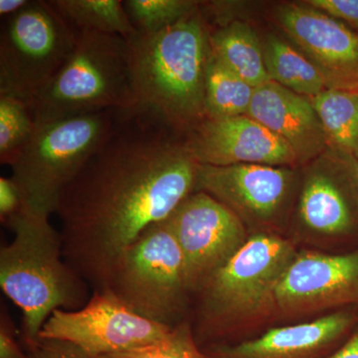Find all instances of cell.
<instances>
[{
    "instance_id": "cell-1",
    "label": "cell",
    "mask_w": 358,
    "mask_h": 358,
    "mask_svg": "<svg viewBox=\"0 0 358 358\" xmlns=\"http://www.w3.org/2000/svg\"><path fill=\"white\" fill-rule=\"evenodd\" d=\"M186 134L154 110H122L114 129L59 196L66 262L92 291L109 288L122 254L196 192Z\"/></svg>"
},
{
    "instance_id": "cell-2",
    "label": "cell",
    "mask_w": 358,
    "mask_h": 358,
    "mask_svg": "<svg viewBox=\"0 0 358 358\" xmlns=\"http://www.w3.org/2000/svg\"><path fill=\"white\" fill-rule=\"evenodd\" d=\"M298 253L277 233H253L192 294L193 334L200 348L224 345L273 319L275 292Z\"/></svg>"
},
{
    "instance_id": "cell-3",
    "label": "cell",
    "mask_w": 358,
    "mask_h": 358,
    "mask_svg": "<svg viewBox=\"0 0 358 358\" xmlns=\"http://www.w3.org/2000/svg\"><path fill=\"white\" fill-rule=\"evenodd\" d=\"M209 31L200 9L152 34L126 39L138 105L187 134L206 119L205 70Z\"/></svg>"
},
{
    "instance_id": "cell-4",
    "label": "cell",
    "mask_w": 358,
    "mask_h": 358,
    "mask_svg": "<svg viewBox=\"0 0 358 358\" xmlns=\"http://www.w3.org/2000/svg\"><path fill=\"white\" fill-rule=\"evenodd\" d=\"M9 229L14 237L0 248V287L22 312L21 336L28 346L54 310L83 308L90 287L66 262L49 216L29 209Z\"/></svg>"
},
{
    "instance_id": "cell-5",
    "label": "cell",
    "mask_w": 358,
    "mask_h": 358,
    "mask_svg": "<svg viewBox=\"0 0 358 358\" xmlns=\"http://www.w3.org/2000/svg\"><path fill=\"white\" fill-rule=\"evenodd\" d=\"M136 106L126 39L93 31L77 32L69 56L29 103L36 124Z\"/></svg>"
},
{
    "instance_id": "cell-6",
    "label": "cell",
    "mask_w": 358,
    "mask_h": 358,
    "mask_svg": "<svg viewBox=\"0 0 358 358\" xmlns=\"http://www.w3.org/2000/svg\"><path fill=\"white\" fill-rule=\"evenodd\" d=\"M121 110L37 124L32 140L10 166L30 210L49 217L55 213L61 192L109 136Z\"/></svg>"
},
{
    "instance_id": "cell-7",
    "label": "cell",
    "mask_w": 358,
    "mask_h": 358,
    "mask_svg": "<svg viewBox=\"0 0 358 358\" xmlns=\"http://www.w3.org/2000/svg\"><path fill=\"white\" fill-rule=\"evenodd\" d=\"M108 289L134 313L162 326L190 320L192 289L167 219L150 226L126 250Z\"/></svg>"
},
{
    "instance_id": "cell-8",
    "label": "cell",
    "mask_w": 358,
    "mask_h": 358,
    "mask_svg": "<svg viewBox=\"0 0 358 358\" xmlns=\"http://www.w3.org/2000/svg\"><path fill=\"white\" fill-rule=\"evenodd\" d=\"M77 30L50 1H31L4 18L0 35V96L29 103L72 51Z\"/></svg>"
},
{
    "instance_id": "cell-9",
    "label": "cell",
    "mask_w": 358,
    "mask_h": 358,
    "mask_svg": "<svg viewBox=\"0 0 358 358\" xmlns=\"http://www.w3.org/2000/svg\"><path fill=\"white\" fill-rule=\"evenodd\" d=\"M313 164L299 199L298 237L322 248H357L358 160L331 148Z\"/></svg>"
},
{
    "instance_id": "cell-10",
    "label": "cell",
    "mask_w": 358,
    "mask_h": 358,
    "mask_svg": "<svg viewBox=\"0 0 358 358\" xmlns=\"http://www.w3.org/2000/svg\"><path fill=\"white\" fill-rule=\"evenodd\" d=\"M171 329L141 317L105 289L92 292L83 308L54 310L39 338L69 341L102 357L150 345Z\"/></svg>"
},
{
    "instance_id": "cell-11",
    "label": "cell",
    "mask_w": 358,
    "mask_h": 358,
    "mask_svg": "<svg viewBox=\"0 0 358 358\" xmlns=\"http://www.w3.org/2000/svg\"><path fill=\"white\" fill-rule=\"evenodd\" d=\"M358 308V247L339 253L298 251L275 292L274 320Z\"/></svg>"
},
{
    "instance_id": "cell-12",
    "label": "cell",
    "mask_w": 358,
    "mask_h": 358,
    "mask_svg": "<svg viewBox=\"0 0 358 358\" xmlns=\"http://www.w3.org/2000/svg\"><path fill=\"white\" fill-rule=\"evenodd\" d=\"M167 221L182 252L192 294L250 236L234 212L204 192L192 193Z\"/></svg>"
},
{
    "instance_id": "cell-13",
    "label": "cell",
    "mask_w": 358,
    "mask_h": 358,
    "mask_svg": "<svg viewBox=\"0 0 358 358\" xmlns=\"http://www.w3.org/2000/svg\"><path fill=\"white\" fill-rule=\"evenodd\" d=\"M292 171L263 164H199L196 192L227 206L255 233H275L294 185Z\"/></svg>"
},
{
    "instance_id": "cell-14",
    "label": "cell",
    "mask_w": 358,
    "mask_h": 358,
    "mask_svg": "<svg viewBox=\"0 0 358 358\" xmlns=\"http://www.w3.org/2000/svg\"><path fill=\"white\" fill-rule=\"evenodd\" d=\"M275 20L319 70L327 89L358 93V33L308 4L277 7Z\"/></svg>"
},
{
    "instance_id": "cell-15",
    "label": "cell",
    "mask_w": 358,
    "mask_h": 358,
    "mask_svg": "<svg viewBox=\"0 0 358 358\" xmlns=\"http://www.w3.org/2000/svg\"><path fill=\"white\" fill-rule=\"evenodd\" d=\"M186 148L197 164L204 166L299 164L286 141L247 115L206 117L186 134Z\"/></svg>"
},
{
    "instance_id": "cell-16",
    "label": "cell",
    "mask_w": 358,
    "mask_h": 358,
    "mask_svg": "<svg viewBox=\"0 0 358 358\" xmlns=\"http://www.w3.org/2000/svg\"><path fill=\"white\" fill-rule=\"evenodd\" d=\"M358 327V308L334 310L289 326L275 327L256 338L202 348L205 358H327Z\"/></svg>"
},
{
    "instance_id": "cell-17",
    "label": "cell",
    "mask_w": 358,
    "mask_h": 358,
    "mask_svg": "<svg viewBox=\"0 0 358 358\" xmlns=\"http://www.w3.org/2000/svg\"><path fill=\"white\" fill-rule=\"evenodd\" d=\"M247 115L286 141L299 164L315 159L329 148L310 99L275 82L268 81L254 90Z\"/></svg>"
},
{
    "instance_id": "cell-18",
    "label": "cell",
    "mask_w": 358,
    "mask_h": 358,
    "mask_svg": "<svg viewBox=\"0 0 358 358\" xmlns=\"http://www.w3.org/2000/svg\"><path fill=\"white\" fill-rule=\"evenodd\" d=\"M209 50L228 69L253 88L270 81L263 49L253 28L243 21H231L209 32Z\"/></svg>"
},
{
    "instance_id": "cell-19",
    "label": "cell",
    "mask_w": 358,
    "mask_h": 358,
    "mask_svg": "<svg viewBox=\"0 0 358 358\" xmlns=\"http://www.w3.org/2000/svg\"><path fill=\"white\" fill-rule=\"evenodd\" d=\"M262 49L270 81L310 99L327 89L319 70L301 52L284 40L270 35L264 42Z\"/></svg>"
},
{
    "instance_id": "cell-20",
    "label": "cell",
    "mask_w": 358,
    "mask_h": 358,
    "mask_svg": "<svg viewBox=\"0 0 358 358\" xmlns=\"http://www.w3.org/2000/svg\"><path fill=\"white\" fill-rule=\"evenodd\" d=\"M329 148L358 160V93L326 89L310 99Z\"/></svg>"
},
{
    "instance_id": "cell-21",
    "label": "cell",
    "mask_w": 358,
    "mask_h": 358,
    "mask_svg": "<svg viewBox=\"0 0 358 358\" xmlns=\"http://www.w3.org/2000/svg\"><path fill=\"white\" fill-rule=\"evenodd\" d=\"M254 90L255 88L228 69L209 50L205 70L206 117L225 119L247 115Z\"/></svg>"
},
{
    "instance_id": "cell-22",
    "label": "cell",
    "mask_w": 358,
    "mask_h": 358,
    "mask_svg": "<svg viewBox=\"0 0 358 358\" xmlns=\"http://www.w3.org/2000/svg\"><path fill=\"white\" fill-rule=\"evenodd\" d=\"M77 31L119 35L136 34L122 0H53L50 1Z\"/></svg>"
},
{
    "instance_id": "cell-23",
    "label": "cell",
    "mask_w": 358,
    "mask_h": 358,
    "mask_svg": "<svg viewBox=\"0 0 358 358\" xmlns=\"http://www.w3.org/2000/svg\"><path fill=\"white\" fill-rule=\"evenodd\" d=\"M36 122L27 103L0 96V162L11 164L27 147L36 131Z\"/></svg>"
},
{
    "instance_id": "cell-24",
    "label": "cell",
    "mask_w": 358,
    "mask_h": 358,
    "mask_svg": "<svg viewBox=\"0 0 358 358\" xmlns=\"http://www.w3.org/2000/svg\"><path fill=\"white\" fill-rule=\"evenodd\" d=\"M124 6L134 29L145 34L162 31L199 8L189 0H126Z\"/></svg>"
},
{
    "instance_id": "cell-25",
    "label": "cell",
    "mask_w": 358,
    "mask_h": 358,
    "mask_svg": "<svg viewBox=\"0 0 358 358\" xmlns=\"http://www.w3.org/2000/svg\"><path fill=\"white\" fill-rule=\"evenodd\" d=\"M102 358H205L193 334L190 320L174 327L150 345Z\"/></svg>"
},
{
    "instance_id": "cell-26",
    "label": "cell",
    "mask_w": 358,
    "mask_h": 358,
    "mask_svg": "<svg viewBox=\"0 0 358 358\" xmlns=\"http://www.w3.org/2000/svg\"><path fill=\"white\" fill-rule=\"evenodd\" d=\"M24 193L13 178H0V221L6 227L29 210Z\"/></svg>"
},
{
    "instance_id": "cell-27",
    "label": "cell",
    "mask_w": 358,
    "mask_h": 358,
    "mask_svg": "<svg viewBox=\"0 0 358 358\" xmlns=\"http://www.w3.org/2000/svg\"><path fill=\"white\" fill-rule=\"evenodd\" d=\"M29 358H102L90 355L69 341L39 338L26 346Z\"/></svg>"
},
{
    "instance_id": "cell-28",
    "label": "cell",
    "mask_w": 358,
    "mask_h": 358,
    "mask_svg": "<svg viewBox=\"0 0 358 358\" xmlns=\"http://www.w3.org/2000/svg\"><path fill=\"white\" fill-rule=\"evenodd\" d=\"M305 3L345 23L358 33V0H308Z\"/></svg>"
},
{
    "instance_id": "cell-29",
    "label": "cell",
    "mask_w": 358,
    "mask_h": 358,
    "mask_svg": "<svg viewBox=\"0 0 358 358\" xmlns=\"http://www.w3.org/2000/svg\"><path fill=\"white\" fill-rule=\"evenodd\" d=\"M0 358H29L21 348L10 313L2 306L0 313Z\"/></svg>"
},
{
    "instance_id": "cell-30",
    "label": "cell",
    "mask_w": 358,
    "mask_h": 358,
    "mask_svg": "<svg viewBox=\"0 0 358 358\" xmlns=\"http://www.w3.org/2000/svg\"><path fill=\"white\" fill-rule=\"evenodd\" d=\"M327 358H358V327L350 338Z\"/></svg>"
},
{
    "instance_id": "cell-31",
    "label": "cell",
    "mask_w": 358,
    "mask_h": 358,
    "mask_svg": "<svg viewBox=\"0 0 358 358\" xmlns=\"http://www.w3.org/2000/svg\"><path fill=\"white\" fill-rule=\"evenodd\" d=\"M30 0H0V15L7 18L29 6Z\"/></svg>"
},
{
    "instance_id": "cell-32",
    "label": "cell",
    "mask_w": 358,
    "mask_h": 358,
    "mask_svg": "<svg viewBox=\"0 0 358 358\" xmlns=\"http://www.w3.org/2000/svg\"><path fill=\"white\" fill-rule=\"evenodd\" d=\"M357 173H358V169H357Z\"/></svg>"
}]
</instances>
